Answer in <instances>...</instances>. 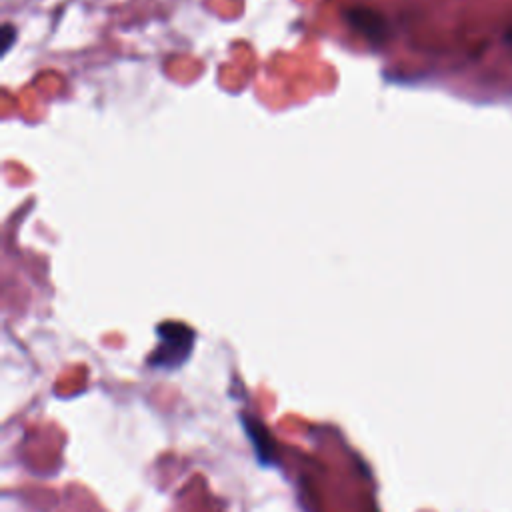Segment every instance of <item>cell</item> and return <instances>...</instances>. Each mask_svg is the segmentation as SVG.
Segmentation results:
<instances>
[{
    "label": "cell",
    "instance_id": "cell-1",
    "mask_svg": "<svg viewBox=\"0 0 512 512\" xmlns=\"http://www.w3.org/2000/svg\"><path fill=\"white\" fill-rule=\"evenodd\" d=\"M158 338V348L148 362L160 368H174L188 358L194 342V332L184 324L166 322L158 326Z\"/></svg>",
    "mask_w": 512,
    "mask_h": 512
},
{
    "label": "cell",
    "instance_id": "cell-2",
    "mask_svg": "<svg viewBox=\"0 0 512 512\" xmlns=\"http://www.w3.org/2000/svg\"><path fill=\"white\" fill-rule=\"evenodd\" d=\"M2 32H4V40H6V44H4V48H2V52H8V48H10V44H12V36H14V30H12V26H10V24H6Z\"/></svg>",
    "mask_w": 512,
    "mask_h": 512
},
{
    "label": "cell",
    "instance_id": "cell-3",
    "mask_svg": "<svg viewBox=\"0 0 512 512\" xmlns=\"http://www.w3.org/2000/svg\"><path fill=\"white\" fill-rule=\"evenodd\" d=\"M508 42L512 44V30H510V34H508Z\"/></svg>",
    "mask_w": 512,
    "mask_h": 512
}]
</instances>
